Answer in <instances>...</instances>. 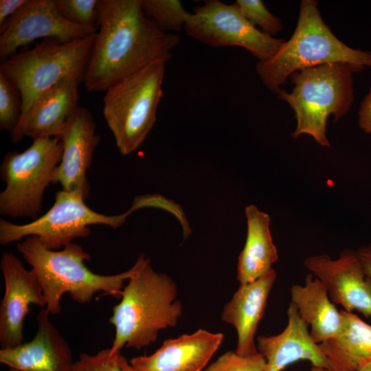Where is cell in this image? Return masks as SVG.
<instances>
[{
	"label": "cell",
	"instance_id": "9a60e30c",
	"mask_svg": "<svg viewBox=\"0 0 371 371\" xmlns=\"http://www.w3.org/2000/svg\"><path fill=\"white\" fill-rule=\"evenodd\" d=\"M80 80L67 78L39 95L11 133L14 143L25 137L59 138L63 129L78 107Z\"/></svg>",
	"mask_w": 371,
	"mask_h": 371
},
{
	"label": "cell",
	"instance_id": "ffe728a7",
	"mask_svg": "<svg viewBox=\"0 0 371 371\" xmlns=\"http://www.w3.org/2000/svg\"><path fill=\"white\" fill-rule=\"evenodd\" d=\"M291 302L301 318L311 326L313 340L321 344L335 336L341 325V315L331 301L324 284L311 273L305 276L304 284L290 289Z\"/></svg>",
	"mask_w": 371,
	"mask_h": 371
},
{
	"label": "cell",
	"instance_id": "e0dca14e",
	"mask_svg": "<svg viewBox=\"0 0 371 371\" xmlns=\"http://www.w3.org/2000/svg\"><path fill=\"white\" fill-rule=\"evenodd\" d=\"M223 339L221 333L199 329L165 340L152 355L133 357L130 364L136 371H202Z\"/></svg>",
	"mask_w": 371,
	"mask_h": 371
},
{
	"label": "cell",
	"instance_id": "1f68e13d",
	"mask_svg": "<svg viewBox=\"0 0 371 371\" xmlns=\"http://www.w3.org/2000/svg\"><path fill=\"white\" fill-rule=\"evenodd\" d=\"M356 251L366 274L371 278V243Z\"/></svg>",
	"mask_w": 371,
	"mask_h": 371
},
{
	"label": "cell",
	"instance_id": "603a6c76",
	"mask_svg": "<svg viewBox=\"0 0 371 371\" xmlns=\"http://www.w3.org/2000/svg\"><path fill=\"white\" fill-rule=\"evenodd\" d=\"M145 14L162 32L181 31L190 14L178 0H141Z\"/></svg>",
	"mask_w": 371,
	"mask_h": 371
},
{
	"label": "cell",
	"instance_id": "d590c367",
	"mask_svg": "<svg viewBox=\"0 0 371 371\" xmlns=\"http://www.w3.org/2000/svg\"><path fill=\"white\" fill-rule=\"evenodd\" d=\"M9 371H19V370H16V369H14V368H10V369L9 370Z\"/></svg>",
	"mask_w": 371,
	"mask_h": 371
},
{
	"label": "cell",
	"instance_id": "52a82bcc",
	"mask_svg": "<svg viewBox=\"0 0 371 371\" xmlns=\"http://www.w3.org/2000/svg\"><path fill=\"white\" fill-rule=\"evenodd\" d=\"M96 33L69 42L46 39L2 61L0 72L19 89L23 114L39 95L64 79L83 80Z\"/></svg>",
	"mask_w": 371,
	"mask_h": 371
},
{
	"label": "cell",
	"instance_id": "e575fe53",
	"mask_svg": "<svg viewBox=\"0 0 371 371\" xmlns=\"http://www.w3.org/2000/svg\"><path fill=\"white\" fill-rule=\"evenodd\" d=\"M308 371H335L331 368H326L323 367L313 366H312Z\"/></svg>",
	"mask_w": 371,
	"mask_h": 371
},
{
	"label": "cell",
	"instance_id": "ba28073f",
	"mask_svg": "<svg viewBox=\"0 0 371 371\" xmlns=\"http://www.w3.org/2000/svg\"><path fill=\"white\" fill-rule=\"evenodd\" d=\"M61 155L58 137L36 138L22 152H8L0 166L5 183L0 193V214L12 218H38L44 192L53 183Z\"/></svg>",
	"mask_w": 371,
	"mask_h": 371
},
{
	"label": "cell",
	"instance_id": "484cf974",
	"mask_svg": "<svg viewBox=\"0 0 371 371\" xmlns=\"http://www.w3.org/2000/svg\"><path fill=\"white\" fill-rule=\"evenodd\" d=\"M245 18L263 33L274 36L282 29L280 19L274 16L261 0H236L234 2Z\"/></svg>",
	"mask_w": 371,
	"mask_h": 371
},
{
	"label": "cell",
	"instance_id": "5bb4252c",
	"mask_svg": "<svg viewBox=\"0 0 371 371\" xmlns=\"http://www.w3.org/2000/svg\"><path fill=\"white\" fill-rule=\"evenodd\" d=\"M95 129L91 112L85 107L78 106L59 137L62 155L53 178V183H60L62 190L78 193L85 199L90 192L87 172L100 142Z\"/></svg>",
	"mask_w": 371,
	"mask_h": 371
},
{
	"label": "cell",
	"instance_id": "6da1fadb",
	"mask_svg": "<svg viewBox=\"0 0 371 371\" xmlns=\"http://www.w3.org/2000/svg\"><path fill=\"white\" fill-rule=\"evenodd\" d=\"M98 30L83 81L88 91H106L150 64L168 62L179 43L159 30L141 0H100Z\"/></svg>",
	"mask_w": 371,
	"mask_h": 371
},
{
	"label": "cell",
	"instance_id": "f546056e",
	"mask_svg": "<svg viewBox=\"0 0 371 371\" xmlns=\"http://www.w3.org/2000/svg\"><path fill=\"white\" fill-rule=\"evenodd\" d=\"M358 123L365 133L371 135V88L360 104Z\"/></svg>",
	"mask_w": 371,
	"mask_h": 371
},
{
	"label": "cell",
	"instance_id": "30bf717a",
	"mask_svg": "<svg viewBox=\"0 0 371 371\" xmlns=\"http://www.w3.org/2000/svg\"><path fill=\"white\" fill-rule=\"evenodd\" d=\"M183 29L186 34L211 47H240L258 61L270 58L285 41L263 33L242 14L235 3L205 1L190 13Z\"/></svg>",
	"mask_w": 371,
	"mask_h": 371
},
{
	"label": "cell",
	"instance_id": "f1b7e54d",
	"mask_svg": "<svg viewBox=\"0 0 371 371\" xmlns=\"http://www.w3.org/2000/svg\"><path fill=\"white\" fill-rule=\"evenodd\" d=\"M120 352L112 353L110 348L95 355L82 353L74 362L73 371H123L120 363Z\"/></svg>",
	"mask_w": 371,
	"mask_h": 371
},
{
	"label": "cell",
	"instance_id": "4fadbf2b",
	"mask_svg": "<svg viewBox=\"0 0 371 371\" xmlns=\"http://www.w3.org/2000/svg\"><path fill=\"white\" fill-rule=\"evenodd\" d=\"M0 267L5 292L0 306V344L1 348L17 346L23 342V322L30 306H46L43 290L31 270L11 253L4 252Z\"/></svg>",
	"mask_w": 371,
	"mask_h": 371
},
{
	"label": "cell",
	"instance_id": "2e32d148",
	"mask_svg": "<svg viewBox=\"0 0 371 371\" xmlns=\"http://www.w3.org/2000/svg\"><path fill=\"white\" fill-rule=\"evenodd\" d=\"M49 313H38L34 338L17 346L0 350V362L19 371H73L70 347L49 319Z\"/></svg>",
	"mask_w": 371,
	"mask_h": 371
},
{
	"label": "cell",
	"instance_id": "44dd1931",
	"mask_svg": "<svg viewBox=\"0 0 371 371\" xmlns=\"http://www.w3.org/2000/svg\"><path fill=\"white\" fill-rule=\"evenodd\" d=\"M247 236L237 265L240 284L252 282L273 269L278 260L270 231V216L254 205L245 207Z\"/></svg>",
	"mask_w": 371,
	"mask_h": 371
},
{
	"label": "cell",
	"instance_id": "d6986e66",
	"mask_svg": "<svg viewBox=\"0 0 371 371\" xmlns=\"http://www.w3.org/2000/svg\"><path fill=\"white\" fill-rule=\"evenodd\" d=\"M276 277L273 268L259 278L240 284L223 307L221 318L235 328L238 341L234 351L240 355L249 356L258 352L255 335Z\"/></svg>",
	"mask_w": 371,
	"mask_h": 371
},
{
	"label": "cell",
	"instance_id": "277c9868",
	"mask_svg": "<svg viewBox=\"0 0 371 371\" xmlns=\"http://www.w3.org/2000/svg\"><path fill=\"white\" fill-rule=\"evenodd\" d=\"M342 63L359 71L371 68V52L352 48L324 23L315 0H302L295 30L269 59L258 61L256 70L264 85L278 94L295 71L327 63Z\"/></svg>",
	"mask_w": 371,
	"mask_h": 371
},
{
	"label": "cell",
	"instance_id": "d6a6232c",
	"mask_svg": "<svg viewBox=\"0 0 371 371\" xmlns=\"http://www.w3.org/2000/svg\"><path fill=\"white\" fill-rule=\"evenodd\" d=\"M119 363L123 371H136L121 354L119 357Z\"/></svg>",
	"mask_w": 371,
	"mask_h": 371
},
{
	"label": "cell",
	"instance_id": "4dcf8cb0",
	"mask_svg": "<svg viewBox=\"0 0 371 371\" xmlns=\"http://www.w3.org/2000/svg\"><path fill=\"white\" fill-rule=\"evenodd\" d=\"M28 0H0V26L14 16Z\"/></svg>",
	"mask_w": 371,
	"mask_h": 371
},
{
	"label": "cell",
	"instance_id": "836d02e7",
	"mask_svg": "<svg viewBox=\"0 0 371 371\" xmlns=\"http://www.w3.org/2000/svg\"><path fill=\"white\" fill-rule=\"evenodd\" d=\"M357 371H371V360L362 365Z\"/></svg>",
	"mask_w": 371,
	"mask_h": 371
},
{
	"label": "cell",
	"instance_id": "8992f818",
	"mask_svg": "<svg viewBox=\"0 0 371 371\" xmlns=\"http://www.w3.org/2000/svg\"><path fill=\"white\" fill-rule=\"evenodd\" d=\"M165 65L153 63L105 91L103 115L123 155L137 150L155 124L163 96Z\"/></svg>",
	"mask_w": 371,
	"mask_h": 371
},
{
	"label": "cell",
	"instance_id": "9c48e42d",
	"mask_svg": "<svg viewBox=\"0 0 371 371\" xmlns=\"http://www.w3.org/2000/svg\"><path fill=\"white\" fill-rule=\"evenodd\" d=\"M80 194L64 190L58 191L49 210L41 216L25 224L0 220V244L19 242L29 236H36L47 249H56L78 238L87 237L92 225H104L113 228L122 225L128 215H106L91 209Z\"/></svg>",
	"mask_w": 371,
	"mask_h": 371
},
{
	"label": "cell",
	"instance_id": "7c38bea8",
	"mask_svg": "<svg viewBox=\"0 0 371 371\" xmlns=\"http://www.w3.org/2000/svg\"><path fill=\"white\" fill-rule=\"evenodd\" d=\"M304 265L324 284L335 304L371 317V278L366 274L356 251L345 249L335 260L326 254L312 256Z\"/></svg>",
	"mask_w": 371,
	"mask_h": 371
},
{
	"label": "cell",
	"instance_id": "3957f363",
	"mask_svg": "<svg viewBox=\"0 0 371 371\" xmlns=\"http://www.w3.org/2000/svg\"><path fill=\"white\" fill-rule=\"evenodd\" d=\"M43 290L46 309L49 314L60 312V299L68 293L75 302L89 303L94 295L102 291L106 295L120 298L124 282L135 270V265L115 275H100L89 270L85 261L91 256L83 247L74 242L62 250L45 247L36 236H29L16 245Z\"/></svg>",
	"mask_w": 371,
	"mask_h": 371
},
{
	"label": "cell",
	"instance_id": "8fae6325",
	"mask_svg": "<svg viewBox=\"0 0 371 371\" xmlns=\"http://www.w3.org/2000/svg\"><path fill=\"white\" fill-rule=\"evenodd\" d=\"M97 30L65 19L55 0H28L0 26V58L3 61L8 59L19 47L38 38L69 42L95 34Z\"/></svg>",
	"mask_w": 371,
	"mask_h": 371
},
{
	"label": "cell",
	"instance_id": "d4e9b609",
	"mask_svg": "<svg viewBox=\"0 0 371 371\" xmlns=\"http://www.w3.org/2000/svg\"><path fill=\"white\" fill-rule=\"evenodd\" d=\"M60 14L69 22L96 28L100 0H55Z\"/></svg>",
	"mask_w": 371,
	"mask_h": 371
},
{
	"label": "cell",
	"instance_id": "5b68a950",
	"mask_svg": "<svg viewBox=\"0 0 371 371\" xmlns=\"http://www.w3.org/2000/svg\"><path fill=\"white\" fill-rule=\"evenodd\" d=\"M355 67L342 63H327L294 72L289 76L291 92L282 89L277 95L295 112L293 138L311 135L324 147H330L326 122L330 115L338 122L350 111L354 100Z\"/></svg>",
	"mask_w": 371,
	"mask_h": 371
},
{
	"label": "cell",
	"instance_id": "83f0119b",
	"mask_svg": "<svg viewBox=\"0 0 371 371\" xmlns=\"http://www.w3.org/2000/svg\"><path fill=\"white\" fill-rule=\"evenodd\" d=\"M132 206L135 210L144 207H155L166 210L174 215L179 221L184 239L191 234V227L182 207L178 203L161 194H153L136 196L132 203Z\"/></svg>",
	"mask_w": 371,
	"mask_h": 371
},
{
	"label": "cell",
	"instance_id": "4316f807",
	"mask_svg": "<svg viewBox=\"0 0 371 371\" xmlns=\"http://www.w3.org/2000/svg\"><path fill=\"white\" fill-rule=\"evenodd\" d=\"M266 361L258 352L243 356L235 351L228 350L210 364L204 371H265Z\"/></svg>",
	"mask_w": 371,
	"mask_h": 371
},
{
	"label": "cell",
	"instance_id": "7402d4cb",
	"mask_svg": "<svg viewBox=\"0 0 371 371\" xmlns=\"http://www.w3.org/2000/svg\"><path fill=\"white\" fill-rule=\"evenodd\" d=\"M340 312L339 332L319 346L333 370L357 371L371 360V325L352 312Z\"/></svg>",
	"mask_w": 371,
	"mask_h": 371
},
{
	"label": "cell",
	"instance_id": "7a4b0ae2",
	"mask_svg": "<svg viewBox=\"0 0 371 371\" xmlns=\"http://www.w3.org/2000/svg\"><path fill=\"white\" fill-rule=\"evenodd\" d=\"M134 265L135 270L109 320L115 329L112 353L124 346L140 350L149 346L161 330L175 326L182 313L173 280L155 271L144 254Z\"/></svg>",
	"mask_w": 371,
	"mask_h": 371
},
{
	"label": "cell",
	"instance_id": "cb8c5ba5",
	"mask_svg": "<svg viewBox=\"0 0 371 371\" xmlns=\"http://www.w3.org/2000/svg\"><path fill=\"white\" fill-rule=\"evenodd\" d=\"M23 102L19 89L0 72V128L11 133L21 118Z\"/></svg>",
	"mask_w": 371,
	"mask_h": 371
},
{
	"label": "cell",
	"instance_id": "ac0fdd59",
	"mask_svg": "<svg viewBox=\"0 0 371 371\" xmlns=\"http://www.w3.org/2000/svg\"><path fill=\"white\" fill-rule=\"evenodd\" d=\"M286 314L287 324L280 333L257 337V350L266 361L265 371H282L300 360H307L313 366L330 368L319 344L311 336L308 326L291 302Z\"/></svg>",
	"mask_w": 371,
	"mask_h": 371
}]
</instances>
